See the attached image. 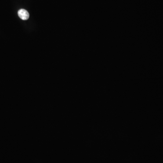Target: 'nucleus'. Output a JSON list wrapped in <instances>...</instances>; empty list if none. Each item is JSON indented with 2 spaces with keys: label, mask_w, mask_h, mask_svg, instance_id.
<instances>
[{
  "label": "nucleus",
  "mask_w": 163,
  "mask_h": 163,
  "mask_svg": "<svg viewBox=\"0 0 163 163\" xmlns=\"http://www.w3.org/2000/svg\"><path fill=\"white\" fill-rule=\"evenodd\" d=\"M18 15L20 18L23 20H27L29 19L30 16L29 12L26 10L23 9H20L18 11Z\"/></svg>",
  "instance_id": "1"
}]
</instances>
